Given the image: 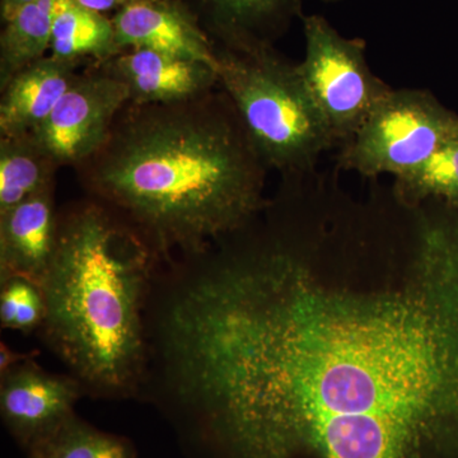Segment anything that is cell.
Segmentation results:
<instances>
[{"instance_id":"cell-15","label":"cell","mask_w":458,"mask_h":458,"mask_svg":"<svg viewBox=\"0 0 458 458\" xmlns=\"http://www.w3.org/2000/svg\"><path fill=\"white\" fill-rule=\"evenodd\" d=\"M57 0H36L2 20L0 89L50 51Z\"/></svg>"},{"instance_id":"cell-16","label":"cell","mask_w":458,"mask_h":458,"mask_svg":"<svg viewBox=\"0 0 458 458\" xmlns=\"http://www.w3.org/2000/svg\"><path fill=\"white\" fill-rule=\"evenodd\" d=\"M57 167L30 135L0 138V214L53 186Z\"/></svg>"},{"instance_id":"cell-17","label":"cell","mask_w":458,"mask_h":458,"mask_svg":"<svg viewBox=\"0 0 458 458\" xmlns=\"http://www.w3.org/2000/svg\"><path fill=\"white\" fill-rule=\"evenodd\" d=\"M396 189L409 201L438 198L458 207V126L424 164L397 177Z\"/></svg>"},{"instance_id":"cell-9","label":"cell","mask_w":458,"mask_h":458,"mask_svg":"<svg viewBox=\"0 0 458 458\" xmlns=\"http://www.w3.org/2000/svg\"><path fill=\"white\" fill-rule=\"evenodd\" d=\"M111 20L122 51H158L216 68V47L180 0H131Z\"/></svg>"},{"instance_id":"cell-1","label":"cell","mask_w":458,"mask_h":458,"mask_svg":"<svg viewBox=\"0 0 458 458\" xmlns=\"http://www.w3.org/2000/svg\"><path fill=\"white\" fill-rule=\"evenodd\" d=\"M176 276L149 357L227 458L458 456V218L424 223L408 276L378 291L282 249Z\"/></svg>"},{"instance_id":"cell-14","label":"cell","mask_w":458,"mask_h":458,"mask_svg":"<svg viewBox=\"0 0 458 458\" xmlns=\"http://www.w3.org/2000/svg\"><path fill=\"white\" fill-rule=\"evenodd\" d=\"M120 51L111 18L72 0H57L49 55L66 62L93 59L101 63Z\"/></svg>"},{"instance_id":"cell-12","label":"cell","mask_w":458,"mask_h":458,"mask_svg":"<svg viewBox=\"0 0 458 458\" xmlns=\"http://www.w3.org/2000/svg\"><path fill=\"white\" fill-rule=\"evenodd\" d=\"M54 185L0 214V278L23 279L41 288L55 251L59 214Z\"/></svg>"},{"instance_id":"cell-22","label":"cell","mask_w":458,"mask_h":458,"mask_svg":"<svg viewBox=\"0 0 458 458\" xmlns=\"http://www.w3.org/2000/svg\"><path fill=\"white\" fill-rule=\"evenodd\" d=\"M33 2L36 0H0V16H2V20H5L18 9L31 4Z\"/></svg>"},{"instance_id":"cell-10","label":"cell","mask_w":458,"mask_h":458,"mask_svg":"<svg viewBox=\"0 0 458 458\" xmlns=\"http://www.w3.org/2000/svg\"><path fill=\"white\" fill-rule=\"evenodd\" d=\"M216 49L273 47L302 17V0H180Z\"/></svg>"},{"instance_id":"cell-24","label":"cell","mask_w":458,"mask_h":458,"mask_svg":"<svg viewBox=\"0 0 458 458\" xmlns=\"http://www.w3.org/2000/svg\"><path fill=\"white\" fill-rule=\"evenodd\" d=\"M27 458H38V457L32 456V454H29V457H27Z\"/></svg>"},{"instance_id":"cell-8","label":"cell","mask_w":458,"mask_h":458,"mask_svg":"<svg viewBox=\"0 0 458 458\" xmlns=\"http://www.w3.org/2000/svg\"><path fill=\"white\" fill-rule=\"evenodd\" d=\"M74 377L53 375L31 360L2 375L0 412L12 436L27 451L74 415L82 394Z\"/></svg>"},{"instance_id":"cell-21","label":"cell","mask_w":458,"mask_h":458,"mask_svg":"<svg viewBox=\"0 0 458 458\" xmlns=\"http://www.w3.org/2000/svg\"><path fill=\"white\" fill-rule=\"evenodd\" d=\"M80 7L89 9V11L98 12V13L106 14L107 12L119 11L126 3L131 0H72Z\"/></svg>"},{"instance_id":"cell-13","label":"cell","mask_w":458,"mask_h":458,"mask_svg":"<svg viewBox=\"0 0 458 458\" xmlns=\"http://www.w3.org/2000/svg\"><path fill=\"white\" fill-rule=\"evenodd\" d=\"M78 64L47 55L2 87L0 138L31 135L74 82Z\"/></svg>"},{"instance_id":"cell-7","label":"cell","mask_w":458,"mask_h":458,"mask_svg":"<svg viewBox=\"0 0 458 458\" xmlns=\"http://www.w3.org/2000/svg\"><path fill=\"white\" fill-rule=\"evenodd\" d=\"M131 102L123 81L104 62L78 74L53 113L32 132L57 165H74L104 146L114 120Z\"/></svg>"},{"instance_id":"cell-4","label":"cell","mask_w":458,"mask_h":458,"mask_svg":"<svg viewBox=\"0 0 458 458\" xmlns=\"http://www.w3.org/2000/svg\"><path fill=\"white\" fill-rule=\"evenodd\" d=\"M219 89L228 96L262 164L310 170L336 143L291 64L273 47L216 49Z\"/></svg>"},{"instance_id":"cell-6","label":"cell","mask_w":458,"mask_h":458,"mask_svg":"<svg viewBox=\"0 0 458 458\" xmlns=\"http://www.w3.org/2000/svg\"><path fill=\"white\" fill-rule=\"evenodd\" d=\"M301 18L306 55L298 74L335 140H351L393 89L370 71L361 38L340 35L318 14Z\"/></svg>"},{"instance_id":"cell-2","label":"cell","mask_w":458,"mask_h":458,"mask_svg":"<svg viewBox=\"0 0 458 458\" xmlns=\"http://www.w3.org/2000/svg\"><path fill=\"white\" fill-rule=\"evenodd\" d=\"M216 90L176 104L129 102L104 146L75 167L93 200L159 258L207 251L260 207L267 165Z\"/></svg>"},{"instance_id":"cell-19","label":"cell","mask_w":458,"mask_h":458,"mask_svg":"<svg viewBox=\"0 0 458 458\" xmlns=\"http://www.w3.org/2000/svg\"><path fill=\"white\" fill-rule=\"evenodd\" d=\"M44 313V298L38 286L18 278L2 283L0 321L3 327L31 333L41 327Z\"/></svg>"},{"instance_id":"cell-20","label":"cell","mask_w":458,"mask_h":458,"mask_svg":"<svg viewBox=\"0 0 458 458\" xmlns=\"http://www.w3.org/2000/svg\"><path fill=\"white\" fill-rule=\"evenodd\" d=\"M30 360H31V355L13 351L8 344H0V373L2 375L8 372L9 369H14L18 364L25 363Z\"/></svg>"},{"instance_id":"cell-3","label":"cell","mask_w":458,"mask_h":458,"mask_svg":"<svg viewBox=\"0 0 458 458\" xmlns=\"http://www.w3.org/2000/svg\"><path fill=\"white\" fill-rule=\"evenodd\" d=\"M159 256L98 200L59 214L40 291L47 343L90 393L128 396L146 378L148 301Z\"/></svg>"},{"instance_id":"cell-23","label":"cell","mask_w":458,"mask_h":458,"mask_svg":"<svg viewBox=\"0 0 458 458\" xmlns=\"http://www.w3.org/2000/svg\"><path fill=\"white\" fill-rule=\"evenodd\" d=\"M324 2H339V0H324Z\"/></svg>"},{"instance_id":"cell-11","label":"cell","mask_w":458,"mask_h":458,"mask_svg":"<svg viewBox=\"0 0 458 458\" xmlns=\"http://www.w3.org/2000/svg\"><path fill=\"white\" fill-rule=\"evenodd\" d=\"M104 63L125 84L132 104H176L219 87L216 66L189 57L135 49Z\"/></svg>"},{"instance_id":"cell-18","label":"cell","mask_w":458,"mask_h":458,"mask_svg":"<svg viewBox=\"0 0 458 458\" xmlns=\"http://www.w3.org/2000/svg\"><path fill=\"white\" fill-rule=\"evenodd\" d=\"M29 454L38 458H131L126 441L96 429L75 414L33 445Z\"/></svg>"},{"instance_id":"cell-5","label":"cell","mask_w":458,"mask_h":458,"mask_svg":"<svg viewBox=\"0 0 458 458\" xmlns=\"http://www.w3.org/2000/svg\"><path fill=\"white\" fill-rule=\"evenodd\" d=\"M458 126V114L421 89H391L348 140L343 168L363 176L400 177L415 170Z\"/></svg>"}]
</instances>
